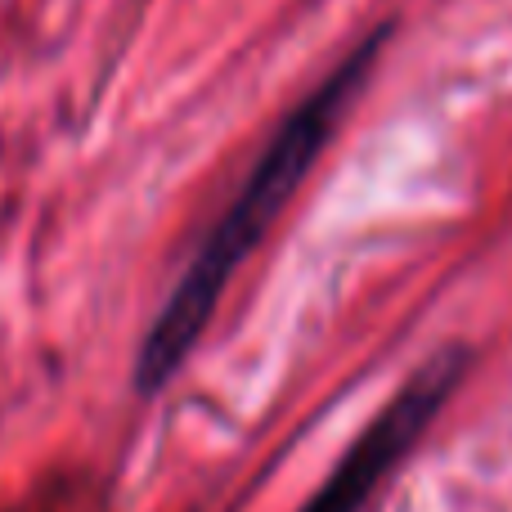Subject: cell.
Masks as SVG:
<instances>
[{
    "label": "cell",
    "instance_id": "obj_1",
    "mask_svg": "<svg viewBox=\"0 0 512 512\" xmlns=\"http://www.w3.org/2000/svg\"><path fill=\"white\" fill-rule=\"evenodd\" d=\"M387 27H378L373 36H364L297 108L279 122V131L270 135V144L261 149V158L248 167L234 203L221 212V221L207 230V239L198 243L194 261L185 265L180 283L171 288L167 306L158 310V319L149 324V337L140 346L135 360V387L144 396L162 391L180 373V364L189 360V351L198 346V337L207 333L216 306H221L225 288H230L234 270L261 248L265 230L279 221V212L288 207V198L306 185V176L315 171V162L324 158L328 140H333L337 122L346 117L351 99L360 95V86L369 81L373 59H378Z\"/></svg>",
    "mask_w": 512,
    "mask_h": 512
},
{
    "label": "cell",
    "instance_id": "obj_2",
    "mask_svg": "<svg viewBox=\"0 0 512 512\" xmlns=\"http://www.w3.org/2000/svg\"><path fill=\"white\" fill-rule=\"evenodd\" d=\"M463 373H468V346H445V351H436L432 360L391 396V405L355 436L346 459L328 472L319 495L301 512H360L369 504L373 490L400 468V459L423 441V432L432 427V418L441 414V405L450 400V391L459 387Z\"/></svg>",
    "mask_w": 512,
    "mask_h": 512
}]
</instances>
